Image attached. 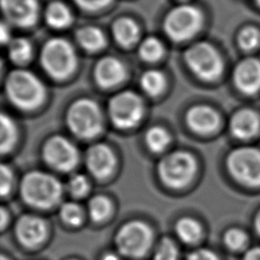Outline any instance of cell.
I'll use <instances>...</instances> for the list:
<instances>
[{
  "label": "cell",
  "mask_w": 260,
  "mask_h": 260,
  "mask_svg": "<svg viewBox=\"0 0 260 260\" xmlns=\"http://www.w3.org/2000/svg\"><path fill=\"white\" fill-rule=\"evenodd\" d=\"M62 185L53 175L45 172H30L20 183L22 199L31 206L49 208L56 205L62 197Z\"/></svg>",
  "instance_id": "6da1fadb"
},
{
  "label": "cell",
  "mask_w": 260,
  "mask_h": 260,
  "mask_svg": "<svg viewBox=\"0 0 260 260\" xmlns=\"http://www.w3.org/2000/svg\"><path fill=\"white\" fill-rule=\"evenodd\" d=\"M5 88L9 101L24 110H31L40 106L46 94L43 82L25 69L11 71L7 76Z\"/></svg>",
  "instance_id": "7a4b0ae2"
},
{
  "label": "cell",
  "mask_w": 260,
  "mask_h": 260,
  "mask_svg": "<svg viewBox=\"0 0 260 260\" xmlns=\"http://www.w3.org/2000/svg\"><path fill=\"white\" fill-rule=\"evenodd\" d=\"M66 122L77 137L89 139L102 130V113L98 104L90 99H79L68 109Z\"/></svg>",
  "instance_id": "3957f363"
},
{
  "label": "cell",
  "mask_w": 260,
  "mask_h": 260,
  "mask_svg": "<svg viewBox=\"0 0 260 260\" xmlns=\"http://www.w3.org/2000/svg\"><path fill=\"white\" fill-rule=\"evenodd\" d=\"M41 63L49 75L56 79H63L75 68L76 56L74 49L64 39H51L42 49Z\"/></svg>",
  "instance_id": "277c9868"
},
{
  "label": "cell",
  "mask_w": 260,
  "mask_h": 260,
  "mask_svg": "<svg viewBox=\"0 0 260 260\" xmlns=\"http://www.w3.org/2000/svg\"><path fill=\"white\" fill-rule=\"evenodd\" d=\"M226 167L239 183L247 187H260V149L252 146L234 149L228 156Z\"/></svg>",
  "instance_id": "5b68a950"
},
{
  "label": "cell",
  "mask_w": 260,
  "mask_h": 260,
  "mask_svg": "<svg viewBox=\"0 0 260 260\" xmlns=\"http://www.w3.org/2000/svg\"><path fill=\"white\" fill-rule=\"evenodd\" d=\"M196 162L186 151H175L166 155L157 166V172L165 185L171 188H182L194 177Z\"/></svg>",
  "instance_id": "8992f818"
},
{
  "label": "cell",
  "mask_w": 260,
  "mask_h": 260,
  "mask_svg": "<svg viewBox=\"0 0 260 260\" xmlns=\"http://www.w3.org/2000/svg\"><path fill=\"white\" fill-rule=\"evenodd\" d=\"M201 11L192 5H181L172 9L164 20V29L168 37L176 42L192 38L201 27Z\"/></svg>",
  "instance_id": "52a82bcc"
},
{
  "label": "cell",
  "mask_w": 260,
  "mask_h": 260,
  "mask_svg": "<svg viewBox=\"0 0 260 260\" xmlns=\"http://www.w3.org/2000/svg\"><path fill=\"white\" fill-rule=\"evenodd\" d=\"M185 60L193 73L203 80H214L222 71V61L218 52L206 42L189 47L185 53Z\"/></svg>",
  "instance_id": "ba28073f"
},
{
  "label": "cell",
  "mask_w": 260,
  "mask_h": 260,
  "mask_svg": "<svg viewBox=\"0 0 260 260\" xmlns=\"http://www.w3.org/2000/svg\"><path fill=\"white\" fill-rule=\"evenodd\" d=\"M151 242V229L140 220H132L123 224L116 235L117 248L125 256H142L149 249Z\"/></svg>",
  "instance_id": "9c48e42d"
},
{
  "label": "cell",
  "mask_w": 260,
  "mask_h": 260,
  "mask_svg": "<svg viewBox=\"0 0 260 260\" xmlns=\"http://www.w3.org/2000/svg\"><path fill=\"white\" fill-rule=\"evenodd\" d=\"M143 115V103L135 92L126 90L114 95L109 103V116L115 126L128 129L135 126Z\"/></svg>",
  "instance_id": "30bf717a"
},
{
  "label": "cell",
  "mask_w": 260,
  "mask_h": 260,
  "mask_svg": "<svg viewBox=\"0 0 260 260\" xmlns=\"http://www.w3.org/2000/svg\"><path fill=\"white\" fill-rule=\"evenodd\" d=\"M43 156L46 162L55 170L68 172L78 162L79 154L76 146L63 136H53L43 147Z\"/></svg>",
  "instance_id": "8fae6325"
},
{
  "label": "cell",
  "mask_w": 260,
  "mask_h": 260,
  "mask_svg": "<svg viewBox=\"0 0 260 260\" xmlns=\"http://www.w3.org/2000/svg\"><path fill=\"white\" fill-rule=\"evenodd\" d=\"M1 8L6 19L18 26H30L39 16L37 0H1Z\"/></svg>",
  "instance_id": "7c38bea8"
},
{
  "label": "cell",
  "mask_w": 260,
  "mask_h": 260,
  "mask_svg": "<svg viewBox=\"0 0 260 260\" xmlns=\"http://www.w3.org/2000/svg\"><path fill=\"white\" fill-rule=\"evenodd\" d=\"M85 165L94 178L105 179L112 174L115 168V155L109 146L98 143L86 151Z\"/></svg>",
  "instance_id": "4fadbf2b"
},
{
  "label": "cell",
  "mask_w": 260,
  "mask_h": 260,
  "mask_svg": "<svg viewBox=\"0 0 260 260\" xmlns=\"http://www.w3.org/2000/svg\"><path fill=\"white\" fill-rule=\"evenodd\" d=\"M234 82L239 90L253 94L260 88V61L246 58L238 63L234 70Z\"/></svg>",
  "instance_id": "5bb4252c"
},
{
  "label": "cell",
  "mask_w": 260,
  "mask_h": 260,
  "mask_svg": "<svg viewBox=\"0 0 260 260\" xmlns=\"http://www.w3.org/2000/svg\"><path fill=\"white\" fill-rule=\"evenodd\" d=\"M15 235L22 245L35 247L41 244L47 235L46 222L37 215H22L16 222Z\"/></svg>",
  "instance_id": "9a60e30c"
},
{
  "label": "cell",
  "mask_w": 260,
  "mask_h": 260,
  "mask_svg": "<svg viewBox=\"0 0 260 260\" xmlns=\"http://www.w3.org/2000/svg\"><path fill=\"white\" fill-rule=\"evenodd\" d=\"M186 121L188 126L197 133H211L219 125L218 114L208 106H194L187 115Z\"/></svg>",
  "instance_id": "2e32d148"
},
{
  "label": "cell",
  "mask_w": 260,
  "mask_h": 260,
  "mask_svg": "<svg viewBox=\"0 0 260 260\" xmlns=\"http://www.w3.org/2000/svg\"><path fill=\"white\" fill-rule=\"evenodd\" d=\"M232 134L239 139H250L260 129V119L256 112L250 109H242L236 112L230 122Z\"/></svg>",
  "instance_id": "e0dca14e"
},
{
  "label": "cell",
  "mask_w": 260,
  "mask_h": 260,
  "mask_svg": "<svg viewBox=\"0 0 260 260\" xmlns=\"http://www.w3.org/2000/svg\"><path fill=\"white\" fill-rule=\"evenodd\" d=\"M94 77L102 87H112L125 77V67L116 57H104L95 65Z\"/></svg>",
  "instance_id": "ac0fdd59"
},
{
  "label": "cell",
  "mask_w": 260,
  "mask_h": 260,
  "mask_svg": "<svg viewBox=\"0 0 260 260\" xmlns=\"http://www.w3.org/2000/svg\"><path fill=\"white\" fill-rule=\"evenodd\" d=\"M115 40L123 47H130L136 43L139 37V28L137 23L128 17L117 19L112 27Z\"/></svg>",
  "instance_id": "d6986e66"
},
{
  "label": "cell",
  "mask_w": 260,
  "mask_h": 260,
  "mask_svg": "<svg viewBox=\"0 0 260 260\" xmlns=\"http://www.w3.org/2000/svg\"><path fill=\"white\" fill-rule=\"evenodd\" d=\"M47 23L54 28H64L72 21V14L69 8L62 2L51 3L45 12Z\"/></svg>",
  "instance_id": "ffe728a7"
},
{
  "label": "cell",
  "mask_w": 260,
  "mask_h": 260,
  "mask_svg": "<svg viewBox=\"0 0 260 260\" xmlns=\"http://www.w3.org/2000/svg\"><path fill=\"white\" fill-rule=\"evenodd\" d=\"M76 39L79 45L88 51H98L106 45V39L103 31L91 25L78 29Z\"/></svg>",
  "instance_id": "44dd1931"
},
{
  "label": "cell",
  "mask_w": 260,
  "mask_h": 260,
  "mask_svg": "<svg viewBox=\"0 0 260 260\" xmlns=\"http://www.w3.org/2000/svg\"><path fill=\"white\" fill-rule=\"evenodd\" d=\"M176 234L179 239L187 244L197 242L202 234L200 223L192 217H182L176 223Z\"/></svg>",
  "instance_id": "7402d4cb"
},
{
  "label": "cell",
  "mask_w": 260,
  "mask_h": 260,
  "mask_svg": "<svg viewBox=\"0 0 260 260\" xmlns=\"http://www.w3.org/2000/svg\"><path fill=\"white\" fill-rule=\"evenodd\" d=\"M31 45L24 38L13 39L8 44L9 58L16 64H23L27 62L31 56Z\"/></svg>",
  "instance_id": "603a6c76"
},
{
  "label": "cell",
  "mask_w": 260,
  "mask_h": 260,
  "mask_svg": "<svg viewBox=\"0 0 260 260\" xmlns=\"http://www.w3.org/2000/svg\"><path fill=\"white\" fill-rule=\"evenodd\" d=\"M171 141L170 135L166 129L160 126L149 128L145 134V143L153 152H160L167 148Z\"/></svg>",
  "instance_id": "cb8c5ba5"
},
{
  "label": "cell",
  "mask_w": 260,
  "mask_h": 260,
  "mask_svg": "<svg viewBox=\"0 0 260 260\" xmlns=\"http://www.w3.org/2000/svg\"><path fill=\"white\" fill-rule=\"evenodd\" d=\"M166 79L160 71L150 69L145 71L140 77V85L142 89L149 95L158 94L165 87Z\"/></svg>",
  "instance_id": "d4e9b609"
},
{
  "label": "cell",
  "mask_w": 260,
  "mask_h": 260,
  "mask_svg": "<svg viewBox=\"0 0 260 260\" xmlns=\"http://www.w3.org/2000/svg\"><path fill=\"white\" fill-rule=\"evenodd\" d=\"M1 152H9L16 141V128L13 120L6 114L1 115V138H0Z\"/></svg>",
  "instance_id": "484cf974"
},
{
  "label": "cell",
  "mask_w": 260,
  "mask_h": 260,
  "mask_svg": "<svg viewBox=\"0 0 260 260\" xmlns=\"http://www.w3.org/2000/svg\"><path fill=\"white\" fill-rule=\"evenodd\" d=\"M111 202L105 196H94L88 202V213L92 220L102 221L111 212Z\"/></svg>",
  "instance_id": "4316f807"
},
{
  "label": "cell",
  "mask_w": 260,
  "mask_h": 260,
  "mask_svg": "<svg viewBox=\"0 0 260 260\" xmlns=\"http://www.w3.org/2000/svg\"><path fill=\"white\" fill-rule=\"evenodd\" d=\"M164 52V48L159 40L153 37H148L144 39L139 46V55L145 61H155L157 60Z\"/></svg>",
  "instance_id": "83f0119b"
},
{
  "label": "cell",
  "mask_w": 260,
  "mask_h": 260,
  "mask_svg": "<svg viewBox=\"0 0 260 260\" xmlns=\"http://www.w3.org/2000/svg\"><path fill=\"white\" fill-rule=\"evenodd\" d=\"M238 44L245 51H251L260 44V32L254 26H246L238 36Z\"/></svg>",
  "instance_id": "f1b7e54d"
},
{
  "label": "cell",
  "mask_w": 260,
  "mask_h": 260,
  "mask_svg": "<svg viewBox=\"0 0 260 260\" xmlns=\"http://www.w3.org/2000/svg\"><path fill=\"white\" fill-rule=\"evenodd\" d=\"M60 216L66 223L78 225L82 220V210L77 203L65 202L60 207Z\"/></svg>",
  "instance_id": "f546056e"
},
{
  "label": "cell",
  "mask_w": 260,
  "mask_h": 260,
  "mask_svg": "<svg viewBox=\"0 0 260 260\" xmlns=\"http://www.w3.org/2000/svg\"><path fill=\"white\" fill-rule=\"evenodd\" d=\"M223 241L229 249L233 251H240L247 246L248 236L240 229H231L224 234Z\"/></svg>",
  "instance_id": "4dcf8cb0"
},
{
  "label": "cell",
  "mask_w": 260,
  "mask_h": 260,
  "mask_svg": "<svg viewBox=\"0 0 260 260\" xmlns=\"http://www.w3.org/2000/svg\"><path fill=\"white\" fill-rule=\"evenodd\" d=\"M153 260H178V249L170 239H164L156 247Z\"/></svg>",
  "instance_id": "1f68e13d"
},
{
  "label": "cell",
  "mask_w": 260,
  "mask_h": 260,
  "mask_svg": "<svg viewBox=\"0 0 260 260\" xmlns=\"http://www.w3.org/2000/svg\"><path fill=\"white\" fill-rule=\"evenodd\" d=\"M67 188L72 196L81 197L88 191L89 183L84 175L76 174L69 179Z\"/></svg>",
  "instance_id": "d6a6232c"
},
{
  "label": "cell",
  "mask_w": 260,
  "mask_h": 260,
  "mask_svg": "<svg viewBox=\"0 0 260 260\" xmlns=\"http://www.w3.org/2000/svg\"><path fill=\"white\" fill-rule=\"evenodd\" d=\"M12 181V173L10 169L7 166L2 165L0 169V193L2 197L6 196L10 192Z\"/></svg>",
  "instance_id": "836d02e7"
},
{
  "label": "cell",
  "mask_w": 260,
  "mask_h": 260,
  "mask_svg": "<svg viewBox=\"0 0 260 260\" xmlns=\"http://www.w3.org/2000/svg\"><path fill=\"white\" fill-rule=\"evenodd\" d=\"M75 3L86 10H96L105 7L111 0H74Z\"/></svg>",
  "instance_id": "e575fe53"
},
{
  "label": "cell",
  "mask_w": 260,
  "mask_h": 260,
  "mask_svg": "<svg viewBox=\"0 0 260 260\" xmlns=\"http://www.w3.org/2000/svg\"><path fill=\"white\" fill-rule=\"evenodd\" d=\"M186 260H219L212 251L208 249H198L192 252Z\"/></svg>",
  "instance_id": "d590c367"
},
{
  "label": "cell",
  "mask_w": 260,
  "mask_h": 260,
  "mask_svg": "<svg viewBox=\"0 0 260 260\" xmlns=\"http://www.w3.org/2000/svg\"><path fill=\"white\" fill-rule=\"evenodd\" d=\"M244 260H260V247H254L248 250L245 254Z\"/></svg>",
  "instance_id": "8d00e7d4"
},
{
  "label": "cell",
  "mask_w": 260,
  "mask_h": 260,
  "mask_svg": "<svg viewBox=\"0 0 260 260\" xmlns=\"http://www.w3.org/2000/svg\"><path fill=\"white\" fill-rule=\"evenodd\" d=\"M0 38H1V42L2 44H9V42L11 41L10 39V35H9V29L7 24L2 23L1 24V29H0Z\"/></svg>",
  "instance_id": "74e56055"
},
{
  "label": "cell",
  "mask_w": 260,
  "mask_h": 260,
  "mask_svg": "<svg viewBox=\"0 0 260 260\" xmlns=\"http://www.w3.org/2000/svg\"><path fill=\"white\" fill-rule=\"evenodd\" d=\"M254 225H255V230H256L257 234L260 236V210L258 211V213H257L256 216H255Z\"/></svg>",
  "instance_id": "f35d334b"
},
{
  "label": "cell",
  "mask_w": 260,
  "mask_h": 260,
  "mask_svg": "<svg viewBox=\"0 0 260 260\" xmlns=\"http://www.w3.org/2000/svg\"><path fill=\"white\" fill-rule=\"evenodd\" d=\"M8 217V214L6 213L5 209L2 208L1 209V229L3 230L4 226H5V223H6V218Z\"/></svg>",
  "instance_id": "ab89813d"
},
{
  "label": "cell",
  "mask_w": 260,
  "mask_h": 260,
  "mask_svg": "<svg viewBox=\"0 0 260 260\" xmlns=\"http://www.w3.org/2000/svg\"><path fill=\"white\" fill-rule=\"evenodd\" d=\"M103 260H121V259L119 258V256H117L114 253H108L104 256Z\"/></svg>",
  "instance_id": "60d3db41"
},
{
  "label": "cell",
  "mask_w": 260,
  "mask_h": 260,
  "mask_svg": "<svg viewBox=\"0 0 260 260\" xmlns=\"http://www.w3.org/2000/svg\"><path fill=\"white\" fill-rule=\"evenodd\" d=\"M1 260H7V259H6V257H5L4 255H2V256H1Z\"/></svg>",
  "instance_id": "b9f144b4"
},
{
  "label": "cell",
  "mask_w": 260,
  "mask_h": 260,
  "mask_svg": "<svg viewBox=\"0 0 260 260\" xmlns=\"http://www.w3.org/2000/svg\"><path fill=\"white\" fill-rule=\"evenodd\" d=\"M255 1H256V3H257L259 6H260V0H255Z\"/></svg>",
  "instance_id": "7bdbcfd3"
}]
</instances>
